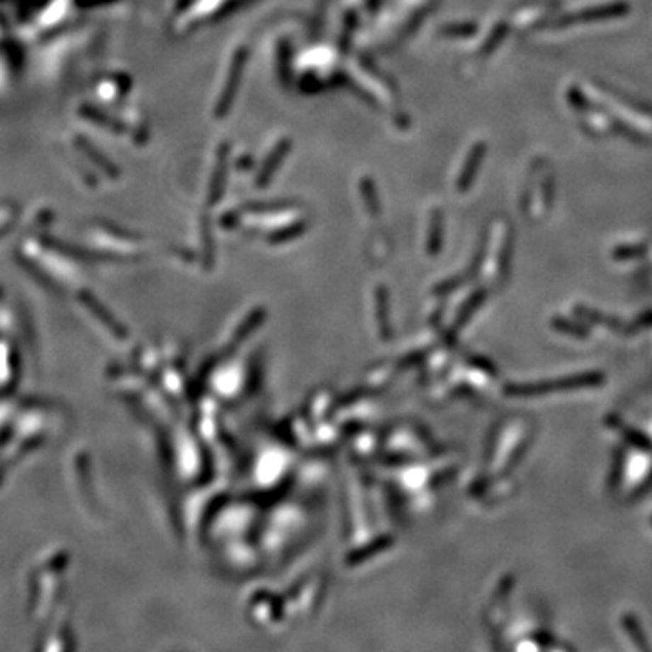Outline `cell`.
<instances>
[{
  "label": "cell",
  "mask_w": 652,
  "mask_h": 652,
  "mask_svg": "<svg viewBox=\"0 0 652 652\" xmlns=\"http://www.w3.org/2000/svg\"><path fill=\"white\" fill-rule=\"evenodd\" d=\"M243 64H244V51L240 49L232 58V67L228 71V78L225 82V89L223 94L220 98V107L221 111L227 109L230 106V100H234L236 96L237 86H240V78H241V71H243Z\"/></svg>",
  "instance_id": "1"
},
{
  "label": "cell",
  "mask_w": 652,
  "mask_h": 652,
  "mask_svg": "<svg viewBox=\"0 0 652 652\" xmlns=\"http://www.w3.org/2000/svg\"><path fill=\"white\" fill-rule=\"evenodd\" d=\"M482 152H484V145H482V143H477V145L469 151L468 162L462 165L461 174H459V179H456V187H459L461 192L468 191V185L471 184L473 176H475V169H477V165L482 159Z\"/></svg>",
  "instance_id": "2"
},
{
  "label": "cell",
  "mask_w": 652,
  "mask_h": 652,
  "mask_svg": "<svg viewBox=\"0 0 652 652\" xmlns=\"http://www.w3.org/2000/svg\"><path fill=\"white\" fill-rule=\"evenodd\" d=\"M286 151H288V142H286V140H283L281 143H277V145L274 147V151L270 152L269 158H266V162L263 163V167L259 169L257 184L263 185V184H266V181H269L270 176H272V172L276 171L277 167H279V163H281L283 156L286 154Z\"/></svg>",
  "instance_id": "3"
}]
</instances>
